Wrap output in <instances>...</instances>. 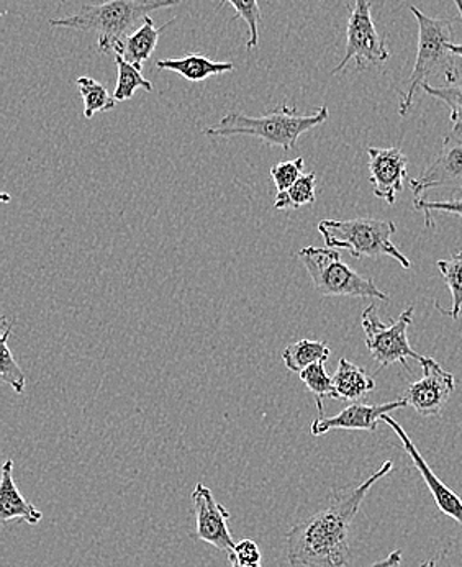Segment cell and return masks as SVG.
Segmentation results:
<instances>
[{"instance_id": "6da1fadb", "label": "cell", "mask_w": 462, "mask_h": 567, "mask_svg": "<svg viewBox=\"0 0 462 567\" xmlns=\"http://www.w3.org/2000/svg\"><path fill=\"white\" fill-rule=\"evenodd\" d=\"M386 461L359 486L335 492L330 504L294 525L287 533V558L290 567H348L349 529L376 483L392 471Z\"/></svg>"}, {"instance_id": "7a4b0ae2", "label": "cell", "mask_w": 462, "mask_h": 567, "mask_svg": "<svg viewBox=\"0 0 462 567\" xmlns=\"http://www.w3.org/2000/svg\"><path fill=\"white\" fill-rule=\"evenodd\" d=\"M181 0H107L99 6H82L74 16L51 19L54 29L81 30L97 35L99 53H120L130 30L153 10L177 6Z\"/></svg>"}, {"instance_id": "3957f363", "label": "cell", "mask_w": 462, "mask_h": 567, "mask_svg": "<svg viewBox=\"0 0 462 567\" xmlns=\"http://www.w3.org/2000/svg\"><path fill=\"white\" fill-rule=\"evenodd\" d=\"M328 117L330 112L327 107H320L314 114L302 115L296 107L283 104L263 117H249L242 112H228L217 125L205 128L204 135L222 136V138L238 135L255 136L269 145L280 146L284 152L289 153L290 150L296 148L304 133L327 122Z\"/></svg>"}, {"instance_id": "277c9868", "label": "cell", "mask_w": 462, "mask_h": 567, "mask_svg": "<svg viewBox=\"0 0 462 567\" xmlns=\"http://www.w3.org/2000/svg\"><path fill=\"white\" fill-rule=\"evenodd\" d=\"M417 23H419V50H417L415 66L410 74L407 92H402L399 114L409 115L417 91L431 76H443L453 84L458 81L456 56L451 51L453 44V20L431 19L417 7H410Z\"/></svg>"}, {"instance_id": "5b68a950", "label": "cell", "mask_w": 462, "mask_h": 567, "mask_svg": "<svg viewBox=\"0 0 462 567\" xmlns=\"http://www.w3.org/2000/svg\"><path fill=\"white\" fill-rule=\"evenodd\" d=\"M318 231L327 248L345 249L352 258H381L389 256L403 269L412 268V261L393 245L397 227L392 220L355 218V220H321Z\"/></svg>"}, {"instance_id": "8992f818", "label": "cell", "mask_w": 462, "mask_h": 567, "mask_svg": "<svg viewBox=\"0 0 462 567\" xmlns=\"http://www.w3.org/2000/svg\"><path fill=\"white\" fill-rule=\"evenodd\" d=\"M299 259L307 269L315 290L321 296L381 299L386 302L390 300L372 279L365 278L349 268L337 249L306 246L300 249Z\"/></svg>"}, {"instance_id": "52a82bcc", "label": "cell", "mask_w": 462, "mask_h": 567, "mask_svg": "<svg viewBox=\"0 0 462 567\" xmlns=\"http://www.w3.org/2000/svg\"><path fill=\"white\" fill-rule=\"evenodd\" d=\"M413 310H415L413 307H409L400 313L399 319L392 320L389 324L381 322L376 306H369L362 312L361 323L366 334V347L381 368L399 363L410 371L407 364L409 358H413L419 363L423 360L422 354L412 350L407 337V331L413 322Z\"/></svg>"}, {"instance_id": "ba28073f", "label": "cell", "mask_w": 462, "mask_h": 567, "mask_svg": "<svg viewBox=\"0 0 462 567\" xmlns=\"http://www.w3.org/2000/svg\"><path fill=\"white\" fill-rule=\"evenodd\" d=\"M390 53L386 40L376 29L372 20L371 2L369 0H355L347 29V53L343 61L331 71V74L341 73L349 61H355L356 70L365 71L371 66H379L389 60Z\"/></svg>"}, {"instance_id": "9c48e42d", "label": "cell", "mask_w": 462, "mask_h": 567, "mask_svg": "<svg viewBox=\"0 0 462 567\" xmlns=\"http://www.w3.org/2000/svg\"><path fill=\"white\" fill-rule=\"evenodd\" d=\"M193 504L195 512V529L191 535L193 539L207 543L230 555L236 545L228 527L230 512L218 504L211 488L202 483L194 487Z\"/></svg>"}, {"instance_id": "30bf717a", "label": "cell", "mask_w": 462, "mask_h": 567, "mask_svg": "<svg viewBox=\"0 0 462 567\" xmlns=\"http://www.w3.org/2000/svg\"><path fill=\"white\" fill-rule=\"evenodd\" d=\"M420 365L423 369V378L410 384L403 398L419 415L440 416L443 406L456 389V381L454 375L444 371L433 358L423 357Z\"/></svg>"}, {"instance_id": "8fae6325", "label": "cell", "mask_w": 462, "mask_h": 567, "mask_svg": "<svg viewBox=\"0 0 462 567\" xmlns=\"http://www.w3.org/2000/svg\"><path fill=\"white\" fill-rule=\"evenodd\" d=\"M413 193L422 197L434 187L462 190V128L453 126L444 136L443 145L434 162L415 179L410 181Z\"/></svg>"}, {"instance_id": "7c38bea8", "label": "cell", "mask_w": 462, "mask_h": 567, "mask_svg": "<svg viewBox=\"0 0 462 567\" xmlns=\"http://www.w3.org/2000/svg\"><path fill=\"white\" fill-rule=\"evenodd\" d=\"M369 181L378 199L393 205L409 179V159L400 148H368Z\"/></svg>"}, {"instance_id": "4fadbf2b", "label": "cell", "mask_w": 462, "mask_h": 567, "mask_svg": "<svg viewBox=\"0 0 462 567\" xmlns=\"http://www.w3.org/2000/svg\"><path fill=\"white\" fill-rule=\"evenodd\" d=\"M382 422H386L387 425L393 430V433L399 436L400 442H402L403 450H405L410 460L415 464L417 471H419L424 484H427V487L430 488L437 507L440 508L446 517L453 518V520L462 527V498L460 495H458L456 492L451 491V488L433 473L430 464L427 463L423 454L420 453L419 447L413 445V442L410 440V436L407 435L405 430L402 429V425H400L397 420H393L392 416H390V413L382 416Z\"/></svg>"}, {"instance_id": "5bb4252c", "label": "cell", "mask_w": 462, "mask_h": 567, "mask_svg": "<svg viewBox=\"0 0 462 567\" xmlns=\"http://www.w3.org/2000/svg\"><path fill=\"white\" fill-rule=\"evenodd\" d=\"M409 405L405 398L399 401L389 402V404L368 405L361 402H352L347 409L341 410L338 415L324 416L315 419L311 423V435L321 436L333 430H362V432H376L379 422L387 413L393 410L405 409Z\"/></svg>"}, {"instance_id": "9a60e30c", "label": "cell", "mask_w": 462, "mask_h": 567, "mask_svg": "<svg viewBox=\"0 0 462 567\" xmlns=\"http://www.w3.org/2000/svg\"><path fill=\"white\" fill-rule=\"evenodd\" d=\"M43 514L23 497L22 492L13 481V461H6L2 467V483H0V520L3 524L10 520H22L29 525L40 524Z\"/></svg>"}, {"instance_id": "2e32d148", "label": "cell", "mask_w": 462, "mask_h": 567, "mask_svg": "<svg viewBox=\"0 0 462 567\" xmlns=\"http://www.w3.org/2000/svg\"><path fill=\"white\" fill-rule=\"evenodd\" d=\"M157 70L171 71L177 76L191 82H201L208 78L222 76V74L235 71V64L230 61H214L202 54H189V56L174 58V60L156 61Z\"/></svg>"}, {"instance_id": "e0dca14e", "label": "cell", "mask_w": 462, "mask_h": 567, "mask_svg": "<svg viewBox=\"0 0 462 567\" xmlns=\"http://www.w3.org/2000/svg\"><path fill=\"white\" fill-rule=\"evenodd\" d=\"M333 378L337 401L359 402L376 389L374 379L351 361L341 358Z\"/></svg>"}, {"instance_id": "ac0fdd59", "label": "cell", "mask_w": 462, "mask_h": 567, "mask_svg": "<svg viewBox=\"0 0 462 567\" xmlns=\"http://www.w3.org/2000/svg\"><path fill=\"white\" fill-rule=\"evenodd\" d=\"M171 23L173 22H167L166 25L161 27V29H156L152 17H145L143 25L140 27L138 30H135V32L130 33L125 41H123L120 54H122L129 63H132L133 66L138 68V70H143V64L152 58L154 50H156L160 33L163 32L164 29H167Z\"/></svg>"}, {"instance_id": "d6986e66", "label": "cell", "mask_w": 462, "mask_h": 567, "mask_svg": "<svg viewBox=\"0 0 462 567\" xmlns=\"http://www.w3.org/2000/svg\"><path fill=\"white\" fill-rule=\"evenodd\" d=\"M331 350L327 343L318 340H300L297 343L289 344L284 350L283 361L289 371L300 372L317 363H325L330 358Z\"/></svg>"}, {"instance_id": "ffe728a7", "label": "cell", "mask_w": 462, "mask_h": 567, "mask_svg": "<svg viewBox=\"0 0 462 567\" xmlns=\"http://www.w3.org/2000/svg\"><path fill=\"white\" fill-rule=\"evenodd\" d=\"M76 85L79 94L84 101V117L88 121H91L99 112L114 111L116 101L104 84L92 80V78L81 76L78 78Z\"/></svg>"}, {"instance_id": "44dd1931", "label": "cell", "mask_w": 462, "mask_h": 567, "mask_svg": "<svg viewBox=\"0 0 462 567\" xmlns=\"http://www.w3.org/2000/svg\"><path fill=\"white\" fill-rule=\"evenodd\" d=\"M115 63L116 70H119L114 92L116 102L130 101L138 89H145L146 92L153 91L152 82L143 78L142 70L129 63L122 54H115Z\"/></svg>"}, {"instance_id": "7402d4cb", "label": "cell", "mask_w": 462, "mask_h": 567, "mask_svg": "<svg viewBox=\"0 0 462 567\" xmlns=\"http://www.w3.org/2000/svg\"><path fill=\"white\" fill-rule=\"evenodd\" d=\"M315 189H317L315 173L304 174L290 189L277 193L276 199H274V208L276 210H296V208L314 204L317 199Z\"/></svg>"}, {"instance_id": "603a6c76", "label": "cell", "mask_w": 462, "mask_h": 567, "mask_svg": "<svg viewBox=\"0 0 462 567\" xmlns=\"http://www.w3.org/2000/svg\"><path fill=\"white\" fill-rule=\"evenodd\" d=\"M12 330L13 324L3 319L2 338H0V353H2V357H0V379L10 388H13L17 394H22L25 391L27 378L25 372L17 363L9 348V337Z\"/></svg>"}, {"instance_id": "cb8c5ba5", "label": "cell", "mask_w": 462, "mask_h": 567, "mask_svg": "<svg viewBox=\"0 0 462 567\" xmlns=\"http://www.w3.org/2000/svg\"><path fill=\"white\" fill-rule=\"evenodd\" d=\"M300 381L307 385L308 392L315 395V402H317L318 419H324L325 399H337V392H335L333 378L328 374L325 369V363H317L307 368L306 371L300 372Z\"/></svg>"}, {"instance_id": "d4e9b609", "label": "cell", "mask_w": 462, "mask_h": 567, "mask_svg": "<svg viewBox=\"0 0 462 567\" xmlns=\"http://www.w3.org/2000/svg\"><path fill=\"white\" fill-rule=\"evenodd\" d=\"M437 266L441 276H443L444 282H446L448 289H450L451 299H453L448 316L454 320L460 319L462 310V251L450 256L448 259H440Z\"/></svg>"}, {"instance_id": "484cf974", "label": "cell", "mask_w": 462, "mask_h": 567, "mask_svg": "<svg viewBox=\"0 0 462 567\" xmlns=\"http://www.w3.org/2000/svg\"><path fill=\"white\" fill-rule=\"evenodd\" d=\"M222 2L230 3L235 9L236 17L248 25L249 39L246 48L255 50L259 44V25L263 22V12L258 0H222Z\"/></svg>"}, {"instance_id": "4316f807", "label": "cell", "mask_w": 462, "mask_h": 567, "mask_svg": "<svg viewBox=\"0 0 462 567\" xmlns=\"http://www.w3.org/2000/svg\"><path fill=\"white\" fill-rule=\"evenodd\" d=\"M423 91L437 101L448 105L451 114V123L456 128H462V85H450V87H434L430 82H424Z\"/></svg>"}, {"instance_id": "83f0119b", "label": "cell", "mask_w": 462, "mask_h": 567, "mask_svg": "<svg viewBox=\"0 0 462 567\" xmlns=\"http://www.w3.org/2000/svg\"><path fill=\"white\" fill-rule=\"evenodd\" d=\"M302 171L304 158L274 164V166L270 167V177H273L277 193H284V190L290 189V187L304 176Z\"/></svg>"}, {"instance_id": "f1b7e54d", "label": "cell", "mask_w": 462, "mask_h": 567, "mask_svg": "<svg viewBox=\"0 0 462 567\" xmlns=\"http://www.w3.org/2000/svg\"><path fill=\"white\" fill-rule=\"evenodd\" d=\"M413 205H415L417 210L423 212L424 225L428 228L434 227L433 212H443V214L460 215L462 217V199L431 203V200L423 199V197H417Z\"/></svg>"}, {"instance_id": "f546056e", "label": "cell", "mask_w": 462, "mask_h": 567, "mask_svg": "<svg viewBox=\"0 0 462 567\" xmlns=\"http://www.w3.org/2000/svg\"><path fill=\"white\" fill-rule=\"evenodd\" d=\"M232 565L256 567L261 566L263 555L258 543L253 539H243L236 543L235 548L228 555Z\"/></svg>"}, {"instance_id": "4dcf8cb0", "label": "cell", "mask_w": 462, "mask_h": 567, "mask_svg": "<svg viewBox=\"0 0 462 567\" xmlns=\"http://www.w3.org/2000/svg\"><path fill=\"white\" fill-rule=\"evenodd\" d=\"M400 563H402V551L397 549V551L390 553L382 561L374 563V565L368 567H399Z\"/></svg>"}, {"instance_id": "1f68e13d", "label": "cell", "mask_w": 462, "mask_h": 567, "mask_svg": "<svg viewBox=\"0 0 462 567\" xmlns=\"http://www.w3.org/2000/svg\"><path fill=\"white\" fill-rule=\"evenodd\" d=\"M451 51H453L454 56L462 58V44H451Z\"/></svg>"}, {"instance_id": "d6a6232c", "label": "cell", "mask_w": 462, "mask_h": 567, "mask_svg": "<svg viewBox=\"0 0 462 567\" xmlns=\"http://www.w3.org/2000/svg\"><path fill=\"white\" fill-rule=\"evenodd\" d=\"M420 567H438L437 561H433V559H428V561L422 563Z\"/></svg>"}, {"instance_id": "836d02e7", "label": "cell", "mask_w": 462, "mask_h": 567, "mask_svg": "<svg viewBox=\"0 0 462 567\" xmlns=\"http://www.w3.org/2000/svg\"><path fill=\"white\" fill-rule=\"evenodd\" d=\"M454 2V6L458 7V10H460V16H461V20H462V0H453Z\"/></svg>"}, {"instance_id": "e575fe53", "label": "cell", "mask_w": 462, "mask_h": 567, "mask_svg": "<svg viewBox=\"0 0 462 567\" xmlns=\"http://www.w3.org/2000/svg\"><path fill=\"white\" fill-rule=\"evenodd\" d=\"M232 567H249V566H238V565H232ZM256 567H263V566H256Z\"/></svg>"}]
</instances>
